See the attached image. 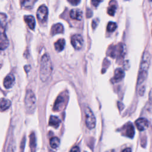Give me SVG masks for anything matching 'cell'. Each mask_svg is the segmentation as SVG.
I'll return each instance as SVG.
<instances>
[{
    "label": "cell",
    "mask_w": 152,
    "mask_h": 152,
    "mask_svg": "<svg viewBox=\"0 0 152 152\" xmlns=\"http://www.w3.org/2000/svg\"><path fill=\"white\" fill-rule=\"evenodd\" d=\"M11 105V102L6 99L2 98L1 99V110L4 111L10 107Z\"/></svg>",
    "instance_id": "obj_19"
},
{
    "label": "cell",
    "mask_w": 152,
    "mask_h": 152,
    "mask_svg": "<svg viewBox=\"0 0 152 152\" xmlns=\"http://www.w3.org/2000/svg\"><path fill=\"white\" fill-rule=\"evenodd\" d=\"M24 19L28 27L30 29L33 30L35 27V20L34 17L32 15H26L24 16Z\"/></svg>",
    "instance_id": "obj_15"
},
{
    "label": "cell",
    "mask_w": 152,
    "mask_h": 152,
    "mask_svg": "<svg viewBox=\"0 0 152 152\" xmlns=\"http://www.w3.org/2000/svg\"><path fill=\"white\" fill-rule=\"evenodd\" d=\"M84 152H86V151H84Z\"/></svg>",
    "instance_id": "obj_31"
},
{
    "label": "cell",
    "mask_w": 152,
    "mask_h": 152,
    "mask_svg": "<svg viewBox=\"0 0 152 152\" xmlns=\"http://www.w3.org/2000/svg\"><path fill=\"white\" fill-rule=\"evenodd\" d=\"M122 152H132V151H131V148H126L124 149V150H122Z\"/></svg>",
    "instance_id": "obj_28"
},
{
    "label": "cell",
    "mask_w": 152,
    "mask_h": 152,
    "mask_svg": "<svg viewBox=\"0 0 152 152\" xmlns=\"http://www.w3.org/2000/svg\"><path fill=\"white\" fill-rule=\"evenodd\" d=\"M63 32H64V27L61 24L58 23V24H55L52 26L51 31H50L52 35L62 33Z\"/></svg>",
    "instance_id": "obj_14"
},
{
    "label": "cell",
    "mask_w": 152,
    "mask_h": 152,
    "mask_svg": "<svg viewBox=\"0 0 152 152\" xmlns=\"http://www.w3.org/2000/svg\"><path fill=\"white\" fill-rule=\"evenodd\" d=\"M14 82H15L14 76L12 74H10L8 75H7L4 78V86L5 87V88L7 89L10 88L14 86Z\"/></svg>",
    "instance_id": "obj_9"
},
{
    "label": "cell",
    "mask_w": 152,
    "mask_h": 152,
    "mask_svg": "<svg viewBox=\"0 0 152 152\" xmlns=\"http://www.w3.org/2000/svg\"><path fill=\"white\" fill-rule=\"evenodd\" d=\"M71 43L76 50H80L83 46L84 40L81 35L79 34H74L71 39Z\"/></svg>",
    "instance_id": "obj_6"
},
{
    "label": "cell",
    "mask_w": 152,
    "mask_h": 152,
    "mask_svg": "<svg viewBox=\"0 0 152 152\" xmlns=\"http://www.w3.org/2000/svg\"><path fill=\"white\" fill-rule=\"evenodd\" d=\"M103 0H91V4L94 6L97 7Z\"/></svg>",
    "instance_id": "obj_25"
},
{
    "label": "cell",
    "mask_w": 152,
    "mask_h": 152,
    "mask_svg": "<svg viewBox=\"0 0 152 152\" xmlns=\"http://www.w3.org/2000/svg\"><path fill=\"white\" fill-rule=\"evenodd\" d=\"M52 72V65L50 58L48 54H45L41 59L40 68V78L42 81H46Z\"/></svg>",
    "instance_id": "obj_2"
},
{
    "label": "cell",
    "mask_w": 152,
    "mask_h": 152,
    "mask_svg": "<svg viewBox=\"0 0 152 152\" xmlns=\"http://www.w3.org/2000/svg\"><path fill=\"white\" fill-rule=\"evenodd\" d=\"M116 4H110V6H109L107 8V13L109 15L113 16L116 11Z\"/></svg>",
    "instance_id": "obj_22"
},
{
    "label": "cell",
    "mask_w": 152,
    "mask_h": 152,
    "mask_svg": "<svg viewBox=\"0 0 152 152\" xmlns=\"http://www.w3.org/2000/svg\"><path fill=\"white\" fill-rule=\"evenodd\" d=\"M68 1H69L71 4H73V5H77V4L79 3L80 0H68Z\"/></svg>",
    "instance_id": "obj_27"
},
{
    "label": "cell",
    "mask_w": 152,
    "mask_h": 152,
    "mask_svg": "<svg viewBox=\"0 0 152 152\" xmlns=\"http://www.w3.org/2000/svg\"><path fill=\"white\" fill-rule=\"evenodd\" d=\"M49 144H50V146L52 148L55 149V148H56L59 147V145L60 144V140L58 137H53L50 138V141H49Z\"/></svg>",
    "instance_id": "obj_20"
},
{
    "label": "cell",
    "mask_w": 152,
    "mask_h": 152,
    "mask_svg": "<svg viewBox=\"0 0 152 152\" xmlns=\"http://www.w3.org/2000/svg\"><path fill=\"white\" fill-rule=\"evenodd\" d=\"M149 99L152 102V89L151 90L150 93H149Z\"/></svg>",
    "instance_id": "obj_29"
},
{
    "label": "cell",
    "mask_w": 152,
    "mask_h": 152,
    "mask_svg": "<svg viewBox=\"0 0 152 152\" xmlns=\"http://www.w3.org/2000/svg\"><path fill=\"white\" fill-rule=\"evenodd\" d=\"M84 111L86 126L89 129H93L96 125V118L93 112L88 107H86Z\"/></svg>",
    "instance_id": "obj_4"
},
{
    "label": "cell",
    "mask_w": 152,
    "mask_h": 152,
    "mask_svg": "<svg viewBox=\"0 0 152 152\" xmlns=\"http://www.w3.org/2000/svg\"><path fill=\"white\" fill-rule=\"evenodd\" d=\"M69 152H80V148L77 146H75V147H73Z\"/></svg>",
    "instance_id": "obj_26"
},
{
    "label": "cell",
    "mask_w": 152,
    "mask_h": 152,
    "mask_svg": "<svg viewBox=\"0 0 152 152\" xmlns=\"http://www.w3.org/2000/svg\"><path fill=\"white\" fill-rule=\"evenodd\" d=\"M9 45V42L7 39V37L5 33L3 31H1L0 36V48L1 50L6 49Z\"/></svg>",
    "instance_id": "obj_11"
},
{
    "label": "cell",
    "mask_w": 152,
    "mask_h": 152,
    "mask_svg": "<svg viewBox=\"0 0 152 152\" xmlns=\"http://www.w3.org/2000/svg\"><path fill=\"white\" fill-rule=\"evenodd\" d=\"M135 123L137 129L140 131H144L148 126V122L147 119L144 118H140L137 119Z\"/></svg>",
    "instance_id": "obj_8"
},
{
    "label": "cell",
    "mask_w": 152,
    "mask_h": 152,
    "mask_svg": "<svg viewBox=\"0 0 152 152\" xmlns=\"http://www.w3.org/2000/svg\"><path fill=\"white\" fill-rule=\"evenodd\" d=\"M117 27V25L114 22H109L107 26V30L109 32H112L115 30Z\"/></svg>",
    "instance_id": "obj_23"
},
{
    "label": "cell",
    "mask_w": 152,
    "mask_h": 152,
    "mask_svg": "<svg viewBox=\"0 0 152 152\" xmlns=\"http://www.w3.org/2000/svg\"><path fill=\"white\" fill-rule=\"evenodd\" d=\"M125 76L124 71L121 68H117L115 71L114 76L113 77V80L115 83L119 82L122 80V78Z\"/></svg>",
    "instance_id": "obj_12"
},
{
    "label": "cell",
    "mask_w": 152,
    "mask_h": 152,
    "mask_svg": "<svg viewBox=\"0 0 152 152\" xmlns=\"http://www.w3.org/2000/svg\"><path fill=\"white\" fill-rule=\"evenodd\" d=\"M30 144L31 149V152H33V150L35 151L36 143V138H35L34 133H32L30 136Z\"/></svg>",
    "instance_id": "obj_21"
},
{
    "label": "cell",
    "mask_w": 152,
    "mask_h": 152,
    "mask_svg": "<svg viewBox=\"0 0 152 152\" xmlns=\"http://www.w3.org/2000/svg\"><path fill=\"white\" fill-rule=\"evenodd\" d=\"M125 134L126 136L128 137L129 138H132L134 137L135 134V131L134 126L131 123L129 122L125 126Z\"/></svg>",
    "instance_id": "obj_10"
},
{
    "label": "cell",
    "mask_w": 152,
    "mask_h": 152,
    "mask_svg": "<svg viewBox=\"0 0 152 152\" xmlns=\"http://www.w3.org/2000/svg\"><path fill=\"white\" fill-rule=\"evenodd\" d=\"M150 61V55L147 51H145L142 56L137 79V91L140 96L143 95L145 90V81L148 75Z\"/></svg>",
    "instance_id": "obj_1"
},
{
    "label": "cell",
    "mask_w": 152,
    "mask_h": 152,
    "mask_svg": "<svg viewBox=\"0 0 152 152\" xmlns=\"http://www.w3.org/2000/svg\"><path fill=\"white\" fill-rule=\"evenodd\" d=\"M150 2H152V0H148Z\"/></svg>",
    "instance_id": "obj_30"
},
{
    "label": "cell",
    "mask_w": 152,
    "mask_h": 152,
    "mask_svg": "<svg viewBox=\"0 0 152 152\" xmlns=\"http://www.w3.org/2000/svg\"><path fill=\"white\" fill-rule=\"evenodd\" d=\"M69 15L72 19L81 20L83 17V12L79 9H73L70 11Z\"/></svg>",
    "instance_id": "obj_13"
},
{
    "label": "cell",
    "mask_w": 152,
    "mask_h": 152,
    "mask_svg": "<svg viewBox=\"0 0 152 152\" xmlns=\"http://www.w3.org/2000/svg\"><path fill=\"white\" fill-rule=\"evenodd\" d=\"M65 45V41L64 39H60L58 40L54 44L55 49L57 52L62 51Z\"/></svg>",
    "instance_id": "obj_17"
},
{
    "label": "cell",
    "mask_w": 152,
    "mask_h": 152,
    "mask_svg": "<svg viewBox=\"0 0 152 152\" xmlns=\"http://www.w3.org/2000/svg\"><path fill=\"white\" fill-rule=\"evenodd\" d=\"M99 23V20L98 18H96V19L93 20V21H92V27H93V28H96Z\"/></svg>",
    "instance_id": "obj_24"
},
{
    "label": "cell",
    "mask_w": 152,
    "mask_h": 152,
    "mask_svg": "<svg viewBox=\"0 0 152 152\" xmlns=\"http://www.w3.org/2000/svg\"><path fill=\"white\" fill-rule=\"evenodd\" d=\"M48 10L46 6L41 5L39 7L37 11V17L38 20L41 22H45L48 17Z\"/></svg>",
    "instance_id": "obj_7"
},
{
    "label": "cell",
    "mask_w": 152,
    "mask_h": 152,
    "mask_svg": "<svg viewBox=\"0 0 152 152\" xmlns=\"http://www.w3.org/2000/svg\"><path fill=\"white\" fill-rule=\"evenodd\" d=\"M61 123V120L56 116H51L49 118V125L55 128H58Z\"/></svg>",
    "instance_id": "obj_18"
},
{
    "label": "cell",
    "mask_w": 152,
    "mask_h": 152,
    "mask_svg": "<svg viewBox=\"0 0 152 152\" xmlns=\"http://www.w3.org/2000/svg\"><path fill=\"white\" fill-rule=\"evenodd\" d=\"M151 33H152V31H151Z\"/></svg>",
    "instance_id": "obj_32"
},
{
    "label": "cell",
    "mask_w": 152,
    "mask_h": 152,
    "mask_svg": "<svg viewBox=\"0 0 152 152\" xmlns=\"http://www.w3.org/2000/svg\"><path fill=\"white\" fill-rule=\"evenodd\" d=\"M24 104L27 113H32L34 112L36 106V98L34 93L31 90H28L26 91Z\"/></svg>",
    "instance_id": "obj_3"
},
{
    "label": "cell",
    "mask_w": 152,
    "mask_h": 152,
    "mask_svg": "<svg viewBox=\"0 0 152 152\" xmlns=\"http://www.w3.org/2000/svg\"><path fill=\"white\" fill-rule=\"evenodd\" d=\"M64 103V99L62 96H58L55 100L54 106H53V110L59 111L63 106Z\"/></svg>",
    "instance_id": "obj_16"
},
{
    "label": "cell",
    "mask_w": 152,
    "mask_h": 152,
    "mask_svg": "<svg viewBox=\"0 0 152 152\" xmlns=\"http://www.w3.org/2000/svg\"><path fill=\"white\" fill-rule=\"evenodd\" d=\"M125 52V45L122 43H119L116 46H114L109 48V55L112 58L115 56H122Z\"/></svg>",
    "instance_id": "obj_5"
}]
</instances>
